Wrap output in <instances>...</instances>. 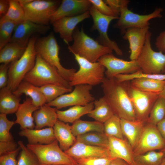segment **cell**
<instances>
[{
    "mask_svg": "<svg viewBox=\"0 0 165 165\" xmlns=\"http://www.w3.org/2000/svg\"><path fill=\"white\" fill-rule=\"evenodd\" d=\"M101 84L104 96L110 104L114 115L120 119L136 120L126 82H119L115 77L108 78L105 77Z\"/></svg>",
    "mask_w": 165,
    "mask_h": 165,
    "instance_id": "obj_1",
    "label": "cell"
},
{
    "mask_svg": "<svg viewBox=\"0 0 165 165\" xmlns=\"http://www.w3.org/2000/svg\"><path fill=\"white\" fill-rule=\"evenodd\" d=\"M73 38V44L71 46L68 45L69 51L90 62H97L103 56L112 52L111 49L100 44L86 34L82 28L79 30L76 27L74 31Z\"/></svg>",
    "mask_w": 165,
    "mask_h": 165,
    "instance_id": "obj_2",
    "label": "cell"
},
{
    "mask_svg": "<svg viewBox=\"0 0 165 165\" xmlns=\"http://www.w3.org/2000/svg\"><path fill=\"white\" fill-rule=\"evenodd\" d=\"M24 80L38 87L54 84L72 88L56 67L47 62L37 53L34 67L26 74Z\"/></svg>",
    "mask_w": 165,
    "mask_h": 165,
    "instance_id": "obj_3",
    "label": "cell"
},
{
    "mask_svg": "<svg viewBox=\"0 0 165 165\" xmlns=\"http://www.w3.org/2000/svg\"><path fill=\"white\" fill-rule=\"evenodd\" d=\"M37 38L36 36L31 37L22 56L10 64L7 87L13 92L17 89L35 64L37 54L35 44Z\"/></svg>",
    "mask_w": 165,
    "mask_h": 165,
    "instance_id": "obj_4",
    "label": "cell"
},
{
    "mask_svg": "<svg viewBox=\"0 0 165 165\" xmlns=\"http://www.w3.org/2000/svg\"><path fill=\"white\" fill-rule=\"evenodd\" d=\"M37 54L47 62L56 67L60 75L69 82L76 72L74 68L67 69L61 64L59 57L60 47L53 32L37 38L35 44Z\"/></svg>",
    "mask_w": 165,
    "mask_h": 165,
    "instance_id": "obj_5",
    "label": "cell"
},
{
    "mask_svg": "<svg viewBox=\"0 0 165 165\" xmlns=\"http://www.w3.org/2000/svg\"><path fill=\"white\" fill-rule=\"evenodd\" d=\"M79 66L69 82L72 88L81 84L91 86L101 84L105 77L106 69L101 63L92 62L76 54H73Z\"/></svg>",
    "mask_w": 165,
    "mask_h": 165,
    "instance_id": "obj_6",
    "label": "cell"
},
{
    "mask_svg": "<svg viewBox=\"0 0 165 165\" xmlns=\"http://www.w3.org/2000/svg\"><path fill=\"white\" fill-rule=\"evenodd\" d=\"M26 146L36 156L40 165H78L75 160L61 148L56 139L48 144H28Z\"/></svg>",
    "mask_w": 165,
    "mask_h": 165,
    "instance_id": "obj_7",
    "label": "cell"
},
{
    "mask_svg": "<svg viewBox=\"0 0 165 165\" xmlns=\"http://www.w3.org/2000/svg\"><path fill=\"white\" fill-rule=\"evenodd\" d=\"M151 35L149 31L144 46L136 60L141 71L143 73L164 74L165 54L153 50L151 43Z\"/></svg>",
    "mask_w": 165,
    "mask_h": 165,
    "instance_id": "obj_8",
    "label": "cell"
},
{
    "mask_svg": "<svg viewBox=\"0 0 165 165\" xmlns=\"http://www.w3.org/2000/svg\"><path fill=\"white\" fill-rule=\"evenodd\" d=\"M61 4L60 1L35 0L22 6L26 20L49 25L50 19Z\"/></svg>",
    "mask_w": 165,
    "mask_h": 165,
    "instance_id": "obj_9",
    "label": "cell"
},
{
    "mask_svg": "<svg viewBox=\"0 0 165 165\" xmlns=\"http://www.w3.org/2000/svg\"><path fill=\"white\" fill-rule=\"evenodd\" d=\"M127 91L132 103L136 120L147 122L152 108L159 97V93H150L138 89L126 81Z\"/></svg>",
    "mask_w": 165,
    "mask_h": 165,
    "instance_id": "obj_10",
    "label": "cell"
},
{
    "mask_svg": "<svg viewBox=\"0 0 165 165\" xmlns=\"http://www.w3.org/2000/svg\"><path fill=\"white\" fill-rule=\"evenodd\" d=\"M130 1L122 7L118 20L116 26L119 29L122 34L125 30L131 28H144L149 26V21L151 19L162 17L163 11L161 8L155 9L152 12L146 15H140L134 13L128 8Z\"/></svg>",
    "mask_w": 165,
    "mask_h": 165,
    "instance_id": "obj_11",
    "label": "cell"
},
{
    "mask_svg": "<svg viewBox=\"0 0 165 165\" xmlns=\"http://www.w3.org/2000/svg\"><path fill=\"white\" fill-rule=\"evenodd\" d=\"M75 86L71 92L63 94L46 104L59 110L69 106L86 105L95 100L90 92L92 86L81 84Z\"/></svg>",
    "mask_w": 165,
    "mask_h": 165,
    "instance_id": "obj_12",
    "label": "cell"
},
{
    "mask_svg": "<svg viewBox=\"0 0 165 165\" xmlns=\"http://www.w3.org/2000/svg\"><path fill=\"white\" fill-rule=\"evenodd\" d=\"M89 11L93 20L92 30H97L99 33V35L97 41L100 44L114 51L117 55H122V51L117 44L115 41L111 40L108 34V29L110 23L114 20L118 19L119 17L104 15L99 12L92 5Z\"/></svg>",
    "mask_w": 165,
    "mask_h": 165,
    "instance_id": "obj_13",
    "label": "cell"
},
{
    "mask_svg": "<svg viewBox=\"0 0 165 165\" xmlns=\"http://www.w3.org/2000/svg\"><path fill=\"white\" fill-rule=\"evenodd\" d=\"M165 147V141L156 127L147 122L145 123L139 139L134 149L135 154L160 150Z\"/></svg>",
    "mask_w": 165,
    "mask_h": 165,
    "instance_id": "obj_14",
    "label": "cell"
},
{
    "mask_svg": "<svg viewBox=\"0 0 165 165\" xmlns=\"http://www.w3.org/2000/svg\"><path fill=\"white\" fill-rule=\"evenodd\" d=\"M97 61L105 68V77L114 78L120 74H129L141 70L137 60L126 61L118 58L112 53L104 55Z\"/></svg>",
    "mask_w": 165,
    "mask_h": 165,
    "instance_id": "obj_15",
    "label": "cell"
},
{
    "mask_svg": "<svg viewBox=\"0 0 165 165\" xmlns=\"http://www.w3.org/2000/svg\"><path fill=\"white\" fill-rule=\"evenodd\" d=\"M90 16L89 11L75 16L61 18L52 24L55 32L59 34L64 42L69 45L73 40V35L77 25Z\"/></svg>",
    "mask_w": 165,
    "mask_h": 165,
    "instance_id": "obj_16",
    "label": "cell"
},
{
    "mask_svg": "<svg viewBox=\"0 0 165 165\" xmlns=\"http://www.w3.org/2000/svg\"><path fill=\"white\" fill-rule=\"evenodd\" d=\"M65 152L76 162L92 158L109 157L108 148L91 145L77 141Z\"/></svg>",
    "mask_w": 165,
    "mask_h": 165,
    "instance_id": "obj_17",
    "label": "cell"
},
{
    "mask_svg": "<svg viewBox=\"0 0 165 165\" xmlns=\"http://www.w3.org/2000/svg\"><path fill=\"white\" fill-rule=\"evenodd\" d=\"M91 6L89 0H63L52 16L50 23L52 24L61 18L82 14L89 11Z\"/></svg>",
    "mask_w": 165,
    "mask_h": 165,
    "instance_id": "obj_18",
    "label": "cell"
},
{
    "mask_svg": "<svg viewBox=\"0 0 165 165\" xmlns=\"http://www.w3.org/2000/svg\"><path fill=\"white\" fill-rule=\"evenodd\" d=\"M50 29L49 25L37 24L26 20L16 26L9 42H17L27 46L34 34H44Z\"/></svg>",
    "mask_w": 165,
    "mask_h": 165,
    "instance_id": "obj_19",
    "label": "cell"
},
{
    "mask_svg": "<svg viewBox=\"0 0 165 165\" xmlns=\"http://www.w3.org/2000/svg\"><path fill=\"white\" fill-rule=\"evenodd\" d=\"M149 29V26L142 28H131L124 32L123 38L129 42L130 60H136L138 59L145 43Z\"/></svg>",
    "mask_w": 165,
    "mask_h": 165,
    "instance_id": "obj_20",
    "label": "cell"
},
{
    "mask_svg": "<svg viewBox=\"0 0 165 165\" xmlns=\"http://www.w3.org/2000/svg\"><path fill=\"white\" fill-rule=\"evenodd\" d=\"M109 141V157L112 159L120 158L129 165H134V150L132 146L125 138L123 139L108 136Z\"/></svg>",
    "mask_w": 165,
    "mask_h": 165,
    "instance_id": "obj_21",
    "label": "cell"
},
{
    "mask_svg": "<svg viewBox=\"0 0 165 165\" xmlns=\"http://www.w3.org/2000/svg\"><path fill=\"white\" fill-rule=\"evenodd\" d=\"M40 107L36 106L31 99L27 97L24 102L21 104L15 113L16 119L15 124L20 126L21 130L26 129H34L35 125L34 122V112Z\"/></svg>",
    "mask_w": 165,
    "mask_h": 165,
    "instance_id": "obj_22",
    "label": "cell"
},
{
    "mask_svg": "<svg viewBox=\"0 0 165 165\" xmlns=\"http://www.w3.org/2000/svg\"><path fill=\"white\" fill-rule=\"evenodd\" d=\"M18 134L20 136L26 138L28 144H30L46 145L56 140L52 127L39 129H26L21 130Z\"/></svg>",
    "mask_w": 165,
    "mask_h": 165,
    "instance_id": "obj_23",
    "label": "cell"
},
{
    "mask_svg": "<svg viewBox=\"0 0 165 165\" xmlns=\"http://www.w3.org/2000/svg\"><path fill=\"white\" fill-rule=\"evenodd\" d=\"M55 108L46 104L40 107L33 113L35 129H41L45 127H53L58 120Z\"/></svg>",
    "mask_w": 165,
    "mask_h": 165,
    "instance_id": "obj_24",
    "label": "cell"
},
{
    "mask_svg": "<svg viewBox=\"0 0 165 165\" xmlns=\"http://www.w3.org/2000/svg\"><path fill=\"white\" fill-rule=\"evenodd\" d=\"M56 139L61 148L66 151L76 141V138L73 134L71 126L58 120L53 127Z\"/></svg>",
    "mask_w": 165,
    "mask_h": 165,
    "instance_id": "obj_25",
    "label": "cell"
},
{
    "mask_svg": "<svg viewBox=\"0 0 165 165\" xmlns=\"http://www.w3.org/2000/svg\"><path fill=\"white\" fill-rule=\"evenodd\" d=\"M145 123L137 120L131 121L121 119L123 135L133 150L141 136Z\"/></svg>",
    "mask_w": 165,
    "mask_h": 165,
    "instance_id": "obj_26",
    "label": "cell"
},
{
    "mask_svg": "<svg viewBox=\"0 0 165 165\" xmlns=\"http://www.w3.org/2000/svg\"><path fill=\"white\" fill-rule=\"evenodd\" d=\"M93 102L84 106H72L65 110H57L58 119L65 123H73L83 116L88 115L94 108Z\"/></svg>",
    "mask_w": 165,
    "mask_h": 165,
    "instance_id": "obj_27",
    "label": "cell"
},
{
    "mask_svg": "<svg viewBox=\"0 0 165 165\" xmlns=\"http://www.w3.org/2000/svg\"><path fill=\"white\" fill-rule=\"evenodd\" d=\"M13 93L19 97L23 94L29 96L34 104L38 107L46 103L45 96L40 90L39 87L24 80Z\"/></svg>",
    "mask_w": 165,
    "mask_h": 165,
    "instance_id": "obj_28",
    "label": "cell"
},
{
    "mask_svg": "<svg viewBox=\"0 0 165 165\" xmlns=\"http://www.w3.org/2000/svg\"><path fill=\"white\" fill-rule=\"evenodd\" d=\"M7 86L0 90V112L6 115L15 113L21 100Z\"/></svg>",
    "mask_w": 165,
    "mask_h": 165,
    "instance_id": "obj_29",
    "label": "cell"
},
{
    "mask_svg": "<svg viewBox=\"0 0 165 165\" xmlns=\"http://www.w3.org/2000/svg\"><path fill=\"white\" fill-rule=\"evenodd\" d=\"M94 108L87 115L95 121L104 123L114 115L109 102L103 96L93 102Z\"/></svg>",
    "mask_w": 165,
    "mask_h": 165,
    "instance_id": "obj_30",
    "label": "cell"
},
{
    "mask_svg": "<svg viewBox=\"0 0 165 165\" xmlns=\"http://www.w3.org/2000/svg\"><path fill=\"white\" fill-rule=\"evenodd\" d=\"M27 46L17 42H9L0 50V63L11 64L19 59Z\"/></svg>",
    "mask_w": 165,
    "mask_h": 165,
    "instance_id": "obj_31",
    "label": "cell"
},
{
    "mask_svg": "<svg viewBox=\"0 0 165 165\" xmlns=\"http://www.w3.org/2000/svg\"><path fill=\"white\" fill-rule=\"evenodd\" d=\"M129 82L132 86L150 93L160 94L165 86V80H159L145 77L134 79Z\"/></svg>",
    "mask_w": 165,
    "mask_h": 165,
    "instance_id": "obj_32",
    "label": "cell"
},
{
    "mask_svg": "<svg viewBox=\"0 0 165 165\" xmlns=\"http://www.w3.org/2000/svg\"><path fill=\"white\" fill-rule=\"evenodd\" d=\"M73 135L77 136L92 131L104 132L103 123L95 121H84L79 119L71 126Z\"/></svg>",
    "mask_w": 165,
    "mask_h": 165,
    "instance_id": "obj_33",
    "label": "cell"
},
{
    "mask_svg": "<svg viewBox=\"0 0 165 165\" xmlns=\"http://www.w3.org/2000/svg\"><path fill=\"white\" fill-rule=\"evenodd\" d=\"M76 141L92 146L108 148V136L104 133L92 131L77 136Z\"/></svg>",
    "mask_w": 165,
    "mask_h": 165,
    "instance_id": "obj_34",
    "label": "cell"
},
{
    "mask_svg": "<svg viewBox=\"0 0 165 165\" xmlns=\"http://www.w3.org/2000/svg\"><path fill=\"white\" fill-rule=\"evenodd\" d=\"M161 151H152L141 154H134V165H160L165 157Z\"/></svg>",
    "mask_w": 165,
    "mask_h": 165,
    "instance_id": "obj_35",
    "label": "cell"
},
{
    "mask_svg": "<svg viewBox=\"0 0 165 165\" xmlns=\"http://www.w3.org/2000/svg\"><path fill=\"white\" fill-rule=\"evenodd\" d=\"M4 16L0 19V50L9 43L17 25Z\"/></svg>",
    "mask_w": 165,
    "mask_h": 165,
    "instance_id": "obj_36",
    "label": "cell"
},
{
    "mask_svg": "<svg viewBox=\"0 0 165 165\" xmlns=\"http://www.w3.org/2000/svg\"><path fill=\"white\" fill-rule=\"evenodd\" d=\"M40 89L45 96L46 103H49L60 96L70 93L72 88L54 84H49L39 87Z\"/></svg>",
    "mask_w": 165,
    "mask_h": 165,
    "instance_id": "obj_37",
    "label": "cell"
},
{
    "mask_svg": "<svg viewBox=\"0 0 165 165\" xmlns=\"http://www.w3.org/2000/svg\"><path fill=\"white\" fill-rule=\"evenodd\" d=\"M104 133L107 136L124 138L121 126V119L114 115L104 123Z\"/></svg>",
    "mask_w": 165,
    "mask_h": 165,
    "instance_id": "obj_38",
    "label": "cell"
},
{
    "mask_svg": "<svg viewBox=\"0 0 165 165\" xmlns=\"http://www.w3.org/2000/svg\"><path fill=\"white\" fill-rule=\"evenodd\" d=\"M17 143L20 148L17 158V165H40L36 156L22 141H19Z\"/></svg>",
    "mask_w": 165,
    "mask_h": 165,
    "instance_id": "obj_39",
    "label": "cell"
},
{
    "mask_svg": "<svg viewBox=\"0 0 165 165\" xmlns=\"http://www.w3.org/2000/svg\"><path fill=\"white\" fill-rule=\"evenodd\" d=\"M9 10L4 16L17 24L26 20L24 9L18 0H9Z\"/></svg>",
    "mask_w": 165,
    "mask_h": 165,
    "instance_id": "obj_40",
    "label": "cell"
},
{
    "mask_svg": "<svg viewBox=\"0 0 165 165\" xmlns=\"http://www.w3.org/2000/svg\"><path fill=\"white\" fill-rule=\"evenodd\" d=\"M165 117V100L159 97L154 104L147 122L156 126Z\"/></svg>",
    "mask_w": 165,
    "mask_h": 165,
    "instance_id": "obj_41",
    "label": "cell"
},
{
    "mask_svg": "<svg viewBox=\"0 0 165 165\" xmlns=\"http://www.w3.org/2000/svg\"><path fill=\"white\" fill-rule=\"evenodd\" d=\"M15 121L9 120L6 115L0 114V141L14 140L10 130L15 124Z\"/></svg>",
    "mask_w": 165,
    "mask_h": 165,
    "instance_id": "obj_42",
    "label": "cell"
},
{
    "mask_svg": "<svg viewBox=\"0 0 165 165\" xmlns=\"http://www.w3.org/2000/svg\"><path fill=\"white\" fill-rule=\"evenodd\" d=\"M145 77L159 80H165V73L162 74H146L143 73L141 70L134 73L129 74H120L116 76L115 78L119 82L130 81L134 79Z\"/></svg>",
    "mask_w": 165,
    "mask_h": 165,
    "instance_id": "obj_43",
    "label": "cell"
},
{
    "mask_svg": "<svg viewBox=\"0 0 165 165\" xmlns=\"http://www.w3.org/2000/svg\"><path fill=\"white\" fill-rule=\"evenodd\" d=\"M89 1L92 5L101 14L107 16L118 17L104 1L102 0H89Z\"/></svg>",
    "mask_w": 165,
    "mask_h": 165,
    "instance_id": "obj_44",
    "label": "cell"
},
{
    "mask_svg": "<svg viewBox=\"0 0 165 165\" xmlns=\"http://www.w3.org/2000/svg\"><path fill=\"white\" fill-rule=\"evenodd\" d=\"M20 150L19 146L16 150L0 156V165H17L16 157Z\"/></svg>",
    "mask_w": 165,
    "mask_h": 165,
    "instance_id": "obj_45",
    "label": "cell"
},
{
    "mask_svg": "<svg viewBox=\"0 0 165 165\" xmlns=\"http://www.w3.org/2000/svg\"><path fill=\"white\" fill-rule=\"evenodd\" d=\"M113 159L109 157L94 158L77 161L78 165H108Z\"/></svg>",
    "mask_w": 165,
    "mask_h": 165,
    "instance_id": "obj_46",
    "label": "cell"
},
{
    "mask_svg": "<svg viewBox=\"0 0 165 165\" xmlns=\"http://www.w3.org/2000/svg\"><path fill=\"white\" fill-rule=\"evenodd\" d=\"M19 145L14 140L0 141V156L16 150Z\"/></svg>",
    "mask_w": 165,
    "mask_h": 165,
    "instance_id": "obj_47",
    "label": "cell"
},
{
    "mask_svg": "<svg viewBox=\"0 0 165 165\" xmlns=\"http://www.w3.org/2000/svg\"><path fill=\"white\" fill-rule=\"evenodd\" d=\"M10 64H2L0 66V88L7 86L8 80V71Z\"/></svg>",
    "mask_w": 165,
    "mask_h": 165,
    "instance_id": "obj_48",
    "label": "cell"
},
{
    "mask_svg": "<svg viewBox=\"0 0 165 165\" xmlns=\"http://www.w3.org/2000/svg\"><path fill=\"white\" fill-rule=\"evenodd\" d=\"M112 9L115 15L119 17L121 9L128 0H106L104 1Z\"/></svg>",
    "mask_w": 165,
    "mask_h": 165,
    "instance_id": "obj_49",
    "label": "cell"
},
{
    "mask_svg": "<svg viewBox=\"0 0 165 165\" xmlns=\"http://www.w3.org/2000/svg\"><path fill=\"white\" fill-rule=\"evenodd\" d=\"M155 45L159 51L165 53V31L162 32L157 37Z\"/></svg>",
    "mask_w": 165,
    "mask_h": 165,
    "instance_id": "obj_50",
    "label": "cell"
},
{
    "mask_svg": "<svg viewBox=\"0 0 165 165\" xmlns=\"http://www.w3.org/2000/svg\"><path fill=\"white\" fill-rule=\"evenodd\" d=\"M9 6V0H0V16H5L7 13Z\"/></svg>",
    "mask_w": 165,
    "mask_h": 165,
    "instance_id": "obj_51",
    "label": "cell"
},
{
    "mask_svg": "<svg viewBox=\"0 0 165 165\" xmlns=\"http://www.w3.org/2000/svg\"><path fill=\"white\" fill-rule=\"evenodd\" d=\"M158 130L165 141V117L156 125Z\"/></svg>",
    "mask_w": 165,
    "mask_h": 165,
    "instance_id": "obj_52",
    "label": "cell"
},
{
    "mask_svg": "<svg viewBox=\"0 0 165 165\" xmlns=\"http://www.w3.org/2000/svg\"><path fill=\"white\" fill-rule=\"evenodd\" d=\"M108 165H129L123 160L120 158L113 159Z\"/></svg>",
    "mask_w": 165,
    "mask_h": 165,
    "instance_id": "obj_53",
    "label": "cell"
},
{
    "mask_svg": "<svg viewBox=\"0 0 165 165\" xmlns=\"http://www.w3.org/2000/svg\"><path fill=\"white\" fill-rule=\"evenodd\" d=\"M18 1L20 5L22 6L30 3L33 0H18Z\"/></svg>",
    "mask_w": 165,
    "mask_h": 165,
    "instance_id": "obj_54",
    "label": "cell"
},
{
    "mask_svg": "<svg viewBox=\"0 0 165 165\" xmlns=\"http://www.w3.org/2000/svg\"><path fill=\"white\" fill-rule=\"evenodd\" d=\"M159 97H161L165 100V86L162 91L160 93Z\"/></svg>",
    "mask_w": 165,
    "mask_h": 165,
    "instance_id": "obj_55",
    "label": "cell"
},
{
    "mask_svg": "<svg viewBox=\"0 0 165 165\" xmlns=\"http://www.w3.org/2000/svg\"><path fill=\"white\" fill-rule=\"evenodd\" d=\"M160 165H165V156L163 158Z\"/></svg>",
    "mask_w": 165,
    "mask_h": 165,
    "instance_id": "obj_56",
    "label": "cell"
},
{
    "mask_svg": "<svg viewBox=\"0 0 165 165\" xmlns=\"http://www.w3.org/2000/svg\"><path fill=\"white\" fill-rule=\"evenodd\" d=\"M160 151H162L163 153L165 156V147Z\"/></svg>",
    "mask_w": 165,
    "mask_h": 165,
    "instance_id": "obj_57",
    "label": "cell"
}]
</instances>
